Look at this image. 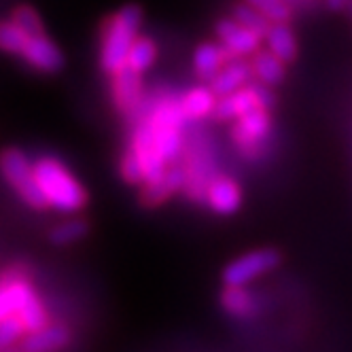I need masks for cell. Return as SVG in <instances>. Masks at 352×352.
<instances>
[{
  "instance_id": "obj_1",
  "label": "cell",
  "mask_w": 352,
  "mask_h": 352,
  "mask_svg": "<svg viewBox=\"0 0 352 352\" xmlns=\"http://www.w3.org/2000/svg\"><path fill=\"white\" fill-rule=\"evenodd\" d=\"M32 172L47 199V206L60 212H79L87 204V193L83 185L74 179L60 160L43 155L32 164Z\"/></svg>"
},
{
  "instance_id": "obj_2",
  "label": "cell",
  "mask_w": 352,
  "mask_h": 352,
  "mask_svg": "<svg viewBox=\"0 0 352 352\" xmlns=\"http://www.w3.org/2000/svg\"><path fill=\"white\" fill-rule=\"evenodd\" d=\"M13 314L19 316L26 331H36L47 324L45 306L30 287L26 274L19 270H7L0 278V320Z\"/></svg>"
},
{
  "instance_id": "obj_3",
  "label": "cell",
  "mask_w": 352,
  "mask_h": 352,
  "mask_svg": "<svg viewBox=\"0 0 352 352\" xmlns=\"http://www.w3.org/2000/svg\"><path fill=\"white\" fill-rule=\"evenodd\" d=\"M142 23V9L138 5H125L111 21L102 34V52H100V66L104 72L113 74L125 66L130 47L138 38Z\"/></svg>"
},
{
  "instance_id": "obj_4",
  "label": "cell",
  "mask_w": 352,
  "mask_h": 352,
  "mask_svg": "<svg viewBox=\"0 0 352 352\" xmlns=\"http://www.w3.org/2000/svg\"><path fill=\"white\" fill-rule=\"evenodd\" d=\"M0 174H3L7 185L15 189V193L21 197L23 204H28L34 210L47 208V199L34 179L32 162L21 148L11 146L0 153Z\"/></svg>"
},
{
  "instance_id": "obj_5",
  "label": "cell",
  "mask_w": 352,
  "mask_h": 352,
  "mask_svg": "<svg viewBox=\"0 0 352 352\" xmlns=\"http://www.w3.org/2000/svg\"><path fill=\"white\" fill-rule=\"evenodd\" d=\"M278 263H280L278 250H274V248L253 250V253L238 257L223 270V283L225 287H246L248 283L259 278L261 274L272 272Z\"/></svg>"
},
{
  "instance_id": "obj_6",
  "label": "cell",
  "mask_w": 352,
  "mask_h": 352,
  "mask_svg": "<svg viewBox=\"0 0 352 352\" xmlns=\"http://www.w3.org/2000/svg\"><path fill=\"white\" fill-rule=\"evenodd\" d=\"M19 58L43 74H56L64 66V54L45 32L30 36Z\"/></svg>"
},
{
  "instance_id": "obj_7",
  "label": "cell",
  "mask_w": 352,
  "mask_h": 352,
  "mask_svg": "<svg viewBox=\"0 0 352 352\" xmlns=\"http://www.w3.org/2000/svg\"><path fill=\"white\" fill-rule=\"evenodd\" d=\"M217 36H219L221 45L228 49L230 56H234V58L255 54L259 43H261L259 34L244 28L242 23H238L234 17L232 19H221L217 23Z\"/></svg>"
},
{
  "instance_id": "obj_8",
  "label": "cell",
  "mask_w": 352,
  "mask_h": 352,
  "mask_svg": "<svg viewBox=\"0 0 352 352\" xmlns=\"http://www.w3.org/2000/svg\"><path fill=\"white\" fill-rule=\"evenodd\" d=\"M70 342V329L66 324H45L30 331L19 344L21 352H58Z\"/></svg>"
},
{
  "instance_id": "obj_9",
  "label": "cell",
  "mask_w": 352,
  "mask_h": 352,
  "mask_svg": "<svg viewBox=\"0 0 352 352\" xmlns=\"http://www.w3.org/2000/svg\"><path fill=\"white\" fill-rule=\"evenodd\" d=\"M206 202L219 214H234L242 204V191L228 176H219L206 187Z\"/></svg>"
},
{
  "instance_id": "obj_10",
  "label": "cell",
  "mask_w": 352,
  "mask_h": 352,
  "mask_svg": "<svg viewBox=\"0 0 352 352\" xmlns=\"http://www.w3.org/2000/svg\"><path fill=\"white\" fill-rule=\"evenodd\" d=\"M140 91H142V83H140L138 72H134L128 66L113 72V94H115V104L119 107V111L123 113L134 111L138 107Z\"/></svg>"
},
{
  "instance_id": "obj_11",
  "label": "cell",
  "mask_w": 352,
  "mask_h": 352,
  "mask_svg": "<svg viewBox=\"0 0 352 352\" xmlns=\"http://www.w3.org/2000/svg\"><path fill=\"white\" fill-rule=\"evenodd\" d=\"M270 134V117L263 109H253L238 117V125L234 138L240 142V146H255Z\"/></svg>"
},
{
  "instance_id": "obj_12",
  "label": "cell",
  "mask_w": 352,
  "mask_h": 352,
  "mask_svg": "<svg viewBox=\"0 0 352 352\" xmlns=\"http://www.w3.org/2000/svg\"><path fill=\"white\" fill-rule=\"evenodd\" d=\"M187 181V172L181 170V168H172V170H166V174L157 181H151V183H144V189H142V197L140 202L144 206H157L162 204L166 197H170L174 191H179Z\"/></svg>"
},
{
  "instance_id": "obj_13",
  "label": "cell",
  "mask_w": 352,
  "mask_h": 352,
  "mask_svg": "<svg viewBox=\"0 0 352 352\" xmlns=\"http://www.w3.org/2000/svg\"><path fill=\"white\" fill-rule=\"evenodd\" d=\"M253 74V66L242 62V60H234L232 64H225L217 74L214 79L210 81V89L214 91V96H228L234 94L238 89H242L246 85V81L250 79Z\"/></svg>"
},
{
  "instance_id": "obj_14",
  "label": "cell",
  "mask_w": 352,
  "mask_h": 352,
  "mask_svg": "<svg viewBox=\"0 0 352 352\" xmlns=\"http://www.w3.org/2000/svg\"><path fill=\"white\" fill-rule=\"evenodd\" d=\"M253 109H261V107H259L255 87H248V89H238L234 94L221 96L219 102H214L212 115L221 121H228L232 117H240Z\"/></svg>"
},
{
  "instance_id": "obj_15",
  "label": "cell",
  "mask_w": 352,
  "mask_h": 352,
  "mask_svg": "<svg viewBox=\"0 0 352 352\" xmlns=\"http://www.w3.org/2000/svg\"><path fill=\"white\" fill-rule=\"evenodd\" d=\"M228 58H230V52L223 45H217V43L199 45L193 54V66H195L197 77L202 81H212L214 74L225 66V62H228Z\"/></svg>"
},
{
  "instance_id": "obj_16",
  "label": "cell",
  "mask_w": 352,
  "mask_h": 352,
  "mask_svg": "<svg viewBox=\"0 0 352 352\" xmlns=\"http://www.w3.org/2000/svg\"><path fill=\"white\" fill-rule=\"evenodd\" d=\"M267 41L270 52L280 58L285 64L293 62L297 58V38L293 34V30L287 26V21H276L270 26L267 34L263 36Z\"/></svg>"
},
{
  "instance_id": "obj_17",
  "label": "cell",
  "mask_w": 352,
  "mask_h": 352,
  "mask_svg": "<svg viewBox=\"0 0 352 352\" xmlns=\"http://www.w3.org/2000/svg\"><path fill=\"white\" fill-rule=\"evenodd\" d=\"M155 60H157V45L153 43V38L138 36L130 47V54H128V60H125V66L132 68L138 74H142L144 70H148L151 66L155 64Z\"/></svg>"
},
{
  "instance_id": "obj_18",
  "label": "cell",
  "mask_w": 352,
  "mask_h": 352,
  "mask_svg": "<svg viewBox=\"0 0 352 352\" xmlns=\"http://www.w3.org/2000/svg\"><path fill=\"white\" fill-rule=\"evenodd\" d=\"M253 72L257 74V79L267 87L280 85L285 79V62L280 58H276L272 52L259 54L253 62Z\"/></svg>"
},
{
  "instance_id": "obj_19",
  "label": "cell",
  "mask_w": 352,
  "mask_h": 352,
  "mask_svg": "<svg viewBox=\"0 0 352 352\" xmlns=\"http://www.w3.org/2000/svg\"><path fill=\"white\" fill-rule=\"evenodd\" d=\"M217 102V96L210 87H193L187 91L185 100H183V113L189 117H204L208 113H212Z\"/></svg>"
},
{
  "instance_id": "obj_20",
  "label": "cell",
  "mask_w": 352,
  "mask_h": 352,
  "mask_svg": "<svg viewBox=\"0 0 352 352\" xmlns=\"http://www.w3.org/2000/svg\"><path fill=\"white\" fill-rule=\"evenodd\" d=\"M28 38L30 36L23 32L13 19H0V52L3 54L21 56Z\"/></svg>"
},
{
  "instance_id": "obj_21",
  "label": "cell",
  "mask_w": 352,
  "mask_h": 352,
  "mask_svg": "<svg viewBox=\"0 0 352 352\" xmlns=\"http://www.w3.org/2000/svg\"><path fill=\"white\" fill-rule=\"evenodd\" d=\"M221 306L234 316H248L255 312V301L244 287H228L221 295Z\"/></svg>"
},
{
  "instance_id": "obj_22",
  "label": "cell",
  "mask_w": 352,
  "mask_h": 352,
  "mask_svg": "<svg viewBox=\"0 0 352 352\" xmlns=\"http://www.w3.org/2000/svg\"><path fill=\"white\" fill-rule=\"evenodd\" d=\"M87 232H89V225L83 219H68V221L56 225L52 234H49V238H52V242L56 246H68L72 242L83 240L87 236Z\"/></svg>"
},
{
  "instance_id": "obj_23",
  "label": "cell",
  "mask_w": 352,
  "mask_h": 352,
  "mask_svg": "<svg viewBox=\"0 0 352 352\" xmlns=\"http://www.w3.org/2000/svg\"><path fill=\"white\" fill-rule=\"evenodd\" d=\"M234 19L238 23H242L244 28H248V30H253L255 34H259L261 38L267 34V30L272 26V21L265 15H261L255 7H250L248 3L246 5H238L234 9Z\"/></svg>"
},
{
  "instance_id": "obj_24",
  "label": "cell",
  "mask_w": 352,
  "mask_h": 352,
  "mask_svg": "<svg viewBox=\"0 0 352 352\" xmlns=\"http://www.w3.org/2000/svg\"><path fill=\"white\" fill-rule=\"evenodd\" d=\"M9 19H13V21L17 23V26H19L23 32H26L28 36H34V34L45 32V30H43V21H41L38 13H36L32 7H28V5L17 7V9L11 13Z\"/></svg>"
},
{
  "instance_id": "obj_25",
  "label": "cell",
  "mask_w": 352,
  "mask_h": 352,
  "mask_svg": "<svg viewBox=\"0 0 352 352\" xmlns=\"http://www.w3.org/2000/svg\"><path fill=\"white\" fill-rule=\"evenodd\" d=\"M250 7H255L261 15H265L272 23L287 21L291 17V9L285 0H246Z\"/></svg>"
},
{
  "instance_id": "obj_26",
  "label": "cell",
  "mask_w": 352,
  "mask_h": 352,
  "mask_svg": "<svg viewBox=\"0 0 352 352\" xmlns=\"http://www.w3.org/2000/svg\"><path fill=\"white\" fill-rule=\"evenodd\" d=\"M121 176L125 179V183L130 185H138V183H144V166H142V160L136 151H128V153L123 155V162H121Z\"/></svg>"
},
{
  "instance_id": "obj_27",
  "label": "cell",
  "mask_w": 352,
  "mask_h": 352,
  "mask_svg": "<svg viewBox=\"0 0 352 352\" xmlns=\"http://www.w3.org/2000/svg\"><path fill=\"white\" fill-rule=\"evenodd\" d=\"M23 333H26V327L19 320V316H7L5 320H0V352L5 348L13 346Z\"/></svg>"
},
{
  "instance_id": "obj_28",
  "label": "cell",
  "mask_w": 352,
  "mask_h": 352,
  "mask_svg": "<svg viewBox=\"0 0 352 352\" xmlns=\"http://www.w3.org/2000/svg\"><path fill=\"white\" fill-rule=\"evenodd\" d=\"M327 3V9H331V11H344L348 7L350 0H324Z\"/></svg>"
}]
</instances>
